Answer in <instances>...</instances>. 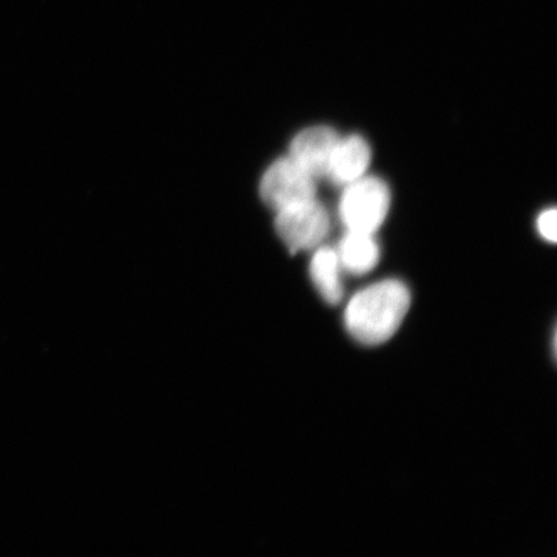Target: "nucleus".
I'll return each mask as SVG.
<instances>
[{"mask_svg":"<svg viewBox=\"0 0 557 557\" xmlns=\"http://www.w3.org/2000/svg\"><path fill=\"white\" fill-rule=\"evenodd\" d=\"M275 227L292 252L297 253L322 246L330 234L331 218L326 208L313 198L277 211Z\"/></svg>","mask_w":557,"mask_h":557,"instance_id":"nucleus-3","label":"nucleus"},{"mask_svg":"<svg viewBox=\"0 0 557 557\" xmlns=\"http://www.w3.org/2000/svg\"><path fill=\"white\" fill-rule=\"evenodd\" d=\"M392 191L385 181L366 176L344 186L338 218L348 232L375 234L385 222Z\"/></svg>","mask_w":557,"mask_h":557,"instance_id":"nucleus-2","label":"nucleus"},{"mask_svg":"<svg viewBox=\"0 0 557 557\" xmlns=\"http://www.w3.org/2000/svg\"><path fill=\"white\" fill-rule=\"evenodd\" d=\"M537 230L543 239L556 243L557 212L555 208L546 209L539 215Z\"/></svg>","mask_w":557,"mask_h":557,"instance_id":"nucleus-9","label":"nucleus"},{"mask_svg":"<svg viewBox=\"0 0 557 557\" xmlns=\"http://www.w3.org/2000/svg\"><path fill=\"white\" fill-rule=\"evenodd\" d=\"M371 162V146L364 137L359 135L339 137L325 178L338 186H346L364 177Z\"/></svg>","mask_w":557,"mask_h":557,"instance_id":"nucleus-6","label":"nucleus"},{"mask_svg":"<svg viewBox=\"0 0 557 557\" xmlns=\"http://www.w3.org/2000/svg\"><path fill=\"white\" fill-rule=\"evenodd\" d=\"M339 137L336 131L326 125L306 128L292 141L289 157L312 177L325 178Z\"/></svg>","mask_w":557,"mask_h":557,"instance_id":"nucleus-5","label":"nucleus"},{"mask_svg":"<svg viewBox=\"0 0 557 557\" xmlns=\"http://www.w3.org/2000/svg\"><path fill=\"white\" fill-rule=\"evenodd\" d=\"M345 271L336 252V248L320 246L313 249L310 262V276L319 295L329 305L336 306L344 299Z\"/></svg>","mask_w":557,"mask_h":557,"instance_id":"nucleus-7","label":"nucleus"},{"mask_svg":"<svg viewBox=\"0 0 557 557\" xmlns=\"http://www.w3.org/2000/svg\"><path fill=\"white\" fill-rule=\"evenodd\" d=\"M336 252L346 274L363 276L377 267L381 248L374 234L348 232L338 243Z\"/></svg>","mask_w":557,"mask_h":557,"instance_id":"nucleus-8","label":"nucleus"},{"mask_svg":"<svg viewBox=\"0 0 557 557\" xmlns=\"http://www.w3.org/2000/svg\"><path fill=\"white\" fill-rule=\"evenodd\" d=\"M409 288L398 278H386L355 294L344 312L345 329L360 345L379 346L399 331L410 308Z\"/></svg>","mask_w":557,"mask_h":557,"instance_id":"nucleus-1","label":"nucleus"},{"mask_svg":"<svg viewBox=\"0 0 557 557\" xmlns=\"http://www.w3.org/2000/svg\"><path fill=\"white\" fill-rule=\"evenodd\" d=\"M317 178L290 157L276 160L261 180V197L275 211L317 198Z\"/></svg>","mask_w":557,"mask_h":557,"instance_id":"nucleus-4","label":"nucleus"}]
</instances>
